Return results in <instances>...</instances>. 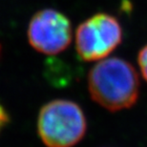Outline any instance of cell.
Instances as JSON below:
<instances>
[{
  "instance_id": "cell-1",
  "label": "cell",
  "mask_w": 147,
  "mask_h": 147,
  "mask_svg": "<svg viewBox=\"0 0 147 147\" xmlns=\"http://www.w3.org/2000/svg\"><path fill=\"white\" fill-rule=\"evenodd\" d=\"M140 78L135 67L123 58L106 57L88 74V90L95 102L108 111L131 108L140 96Z\"/></svg>"
},
{
  "instance_id": "cell-2",
  "label": "cell",
  "mask_w": 147,
  "mask_h": 147,
  "mask_svg": "<svg viewBox=\"0 0 147 147\" xmlns=\"http://www.w3.org/2000/svg\"><path fill=\"white\" fill-rule=\"evenodd\" d=\"M37 131L47 147H73L86 134V117L76 102L54 99L41 107L37 117Z\"/></svg>"
},
{
  "instance_id": "cell-3",
  "label": "cell",
  "mask_w": 147,
  "mask_h": 147,
  "mask_svg": "<svg viewBox=\"0 0 147 147\" xmlns=\"http://www.w3.org/2000/svg\"><path fill=\"white\" fill-rule=\"evenodd\" d=\"M122 36V27L116 17L105 13H96L76 29V53L84 61H99L121 43Z\"/></svg>"
},
{
  "instance_id": "cell-4",
  "label": "cell",
  "mask_w": 147,
  "mask_h": 147,
  "mask_svg": "<svg viewBox=\"0 0 147 147\" xmlns=\"http://www.w3.org/2000/svg\"><path fill=\"white\" fill-rule=\"evenodd\" d=\"M28 40L36 51L44 55H57L68 48L73 28L65 14L54 9H44L32 16L27 30Z\"/></svg>"
},
{
  "instance_id": "cell-5",
  "label": "cell",
  "mask_w": 147,
  "mask_h": 147,
  "mask_svg": "<svg viewBox=\"0 0 147 147\" xmlns=\"http://www.w3.org/2000/svg\"><path fill=\"white\" fill-rule=\"evenodd\" d=\"M138 63L143 78L147 82V44L140 49L138 55Z\"/></svg>"
},
{
  "instance_id": "cell-6",
  "label": "cell",
  "mask_w": 147,
  "mask_h": 147,
  "mask_svg": "<svg viewBox=\"0 0 147 147\" xmlns=\"http://www.w3.org/2000/svg\"><path fill=\"white\" fill-rule=\"evenodd\" d=\"M10 121V116L4 107L0 104V129H2Z\"/></svg>"
},
{
  "instance_id": "cell-7",
  "label": "cell",
  "mask_w": 147,
  "mask_h": 147,
  "mask_svg": "<svg viewBox=\"0 0 147 147\" xmlns=\"http://www.w3.org/2000/svg\"><path fill=\"white\" fill-rule=\"evenodd\" d=\"M0 55H1V45H0Z\"/></svg>"
}]
</instances>
